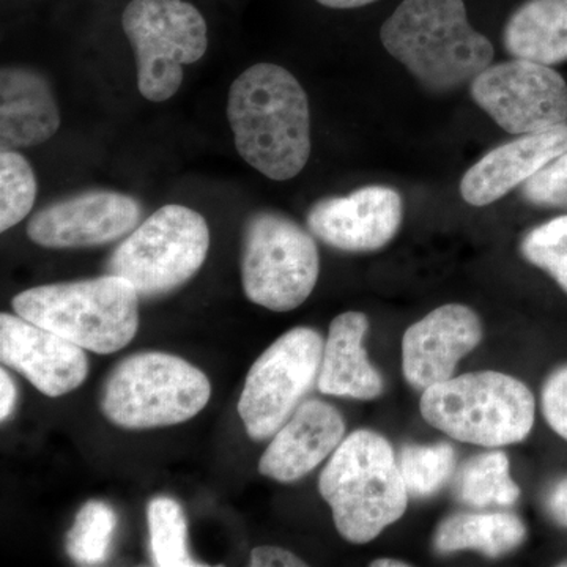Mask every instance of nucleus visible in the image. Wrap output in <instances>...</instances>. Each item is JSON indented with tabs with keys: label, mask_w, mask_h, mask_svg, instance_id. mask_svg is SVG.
Returning <instances> with one entry per match:
<instances>
[{
	"label": "nucleus",
	"mask_w": 567,
	"mask_h": 567,
	"mask_svg": "<svg viewBox=\"0 0 567 567\" xmlns=\"http://www.w3.org/2000/svg\"><path fill=\"white\" fill-rule=\"evenodd\" d=\"M227 118L235 148L270 181H292L311 156V111L300 81L284 66L257 63L230 85Z\"/></svg>",
	"instance_id": "1"
},
{
	"label": "nucleus",
	"mask_w": 567,
	"mask_h": 567,
	"mask_svg": "<svg viewBox=\"0 0 567 567\" xmlns=\"http://www.w3.org/2000/svg\"><path fill=\"white\" fill-rule=\"evenodd\" d=\"M380 40L427 91H456L492 65L494 47L470 25L464 0H404Z\"/></svg>",
	"instance_id": "2"
},
{
	"label": "nucleus",
	"mask_w": 567,
	"mask_h": 567,
	"mask_svg": "<svg viewBox=\"0 0 567 567\" xmlns=\"http://www.w3.org/2000/svg\"><path fill=\"white\" fill-rule=\"evenodd\" d=\"M339 535L352 544L374 540L409 505V491L393 446L372 431L342 440L319 477Z\"/></svg>",
	"instance_id": "3"
},
{
	"label": "nucleus",
	"mask_w": 567,
	"mask_h": 567,
	"mask_svg": "<svg viewBox=\"0 0 567 567\" xmlns=\"http://www.w3.org/2000/svg\"><path fill=\"white\" fill-rule=\"evenodd\" d=\"M14 312L99 354L118 352L140 328V295L107 274L84 281L48 284L18 293Z\"/></svg>",
	"instance_id": "4"
},
{
	"label": "nucleus",
	"mask_w": 567,
	"mask_h": 567,
	"mask_svg": "<svg viewBox=\"0 0 567 567\" xmlns=\"http://www.w3.org/2000/svg\"><path fill=\"white\" fill-rule=\"evenodd\" d=\"M421 415L458 442L502 447L524 442L532 432L536 401L516 377L483 371L451 377L423 391Z\"/></svg>",
	"instance_id": "5"
},
{
	"label": "nucleus",
	"mask_w": 567,
	"mask_h": 567,
	"mask_svg": "<svg viewBox=\"0 0 567 567\" xmlns=\"http://www.w3.org/2000/svg\"><path fill=\"white\" fill-rule=\"evenodd\" d=\"M210 380L174 354L145 352L125 358L104 385L102 409L125 429L185 423L208 404Z\"/></svg>",
	"instance_id": "6"
},
{
	"label": "nucleus",
	"mask_w": 567,
	"mask_h": 567,
	"mask_svg": "<svg viewBox=\"0 0 567 567\" xmlns=\"http://www.w3.org/2000/svg\"><path fill=\"white\" fill-rule=\"evenodd\" d=\"M208 249L204 216L185 205H164L118 245L107 270L132 284L140 298H158L188 282Z\"/></svg>",
	"instance_id": "7"
},
{
	"label": "nucleus",
	"mask_w": 567,
	"mask_h": 567,
	"mask_svg": "<svg viewBox=\"0 0 567 567\" xmlns=\"http://www.w3.org/2000/svg\"><path fill=\"white\" fill-rule=\"evenodd\" d=\"M122 28L136 59L137 89L148 102L173 99L183 66L207 52V22L186 0H132L123 10Z\"/></svg>",
	"instance_id": "8"
},
{
	"label": "nucleus",
	"mask_w": 567,
	"mask_h": 567,
	"mask_svg": "<svg viewBox=\"0 0 567 567\" xmlns=\"http://www.w3.org/2000/svg\"><path fill=\"white\" fill-rule=\"evenodd\" d=\"M319 274V249L303 227L276 212L249 218L241 249L248 300L270 311H292L308 300Z\"/></svg>",
	"instance_id": "9"
},
{
	"label": "nucleus",
	"mask_w": 567,
	"mask_h": 567,
	"mask_svg": "<svg viewBox=\"0 0 567 567\" xmlns=\"http://www.w3.org/2000/svg\"><path fill=\"white\" fill-rule=\"evenodd\" d=\"M323 339L311 328L287 331L249 369L238 413L256 442L271 439L287 423L319 379Z\"/></svg>",
	"instance_id": "10"
},
{
	"label": "nucleus",
	"mask_w": 567,
	"mask_h": 567,
	"mask_svg": "<svg viewBox=\"0 0 567 567\" xmlns=\"http://www.w3.org/2000/svg\"><path fill=\"white\" fill-rule=\"evenodd\" d=\"M477 106L511 134L544 132L567 122V84L548 65L524 59L488 65L470 82Z\"/></svg>",
	"instance_id": "11"
},
{
	"label": "nucleus",
	"mask_w": 567,
	"mask_h": 567,
	"mask_svg": "<svg viewBox=\"0 0 567 567\" xmlns=\"http://www.w3.org/2000/svg\"><path fill=\"white\" fill-rule=\"evenodd\" d=\"M141 205L115 192H87L48 205L32 216L28 235L33 244L50 249L92 248L133 233Z\"/></svg>",
	"instance_id": "12"
},
{
	"label": "nucleus",
	"mask_w": 567,
	"mask_h": 567,
	"mask_svg": "<svg viewBox=\"0 0 567 567\" xmlns=\"http://www.w3.org/2000/svg\"><path fill=\"white\" fill-rule=\"evenodd\" d=\"M404 204L390 186H364L349 196L312 205L308 227L317 238L346 252L379 251L401 229Z\"/></svg>",
	"instance_id": "13"
},
{
	"label": "nucleus",
	"mask_w": 567,
	"mask_h": 567,
	"mask_svg": "<svg viewBox=\"0 0 567 567\" xmlns=\"http://www.w3.org/2000/svg\"><path fill=\"white\" fill-rule=\"evenodd\" d=\"M0 360L24 375L40 393L61 398L89 374L84 349L21 316H0Z\"/></svg>",
	"instance_id": "14"
},
{
	"label": "nucleus",
	"mask_w": 567,
	"mask_h": 567,
	"mask_svg": "<svg viewBox=\"0 0 567 567\" xmlns=\"http://www.w3.org/2000/svg\"><path fill=\"white\" fill-rule=\"evenodd\" d=\"M483 341V323L473 309L445 305L413 323L402 339V371L416 390L454 377L458 361Z\"/></svg>",
	"instance_id": "15"
},
{
	"label": "nucleus",
	"mask_w": 567,
	"mask_h": 567,
	"mask_svg": "<svg viewBox=\"0 0 567 567\" xmlns=\"http://www.w3.org/2000/svg\"><path fill=\"white\" fill-rule=\"evenodd\" d=\"M344 435V417L338 409L317 399L306 401L274 435L259 472L278 483H295L331 456Z\"/></svg>",
	"instance_id": "16"
},
{
	"label": "nucleus",
	"mask_w": 567,
	"mask_h": 567,
	"mask_svg": "<svg viewBox=\"0 0 567 567\" xmlns=\"http://www.w3.org/2000/svg\"><path fill=\"white\" fill-rule=\"evenodd\" d=\"M567 152V123L544 132L520 134L498 145L466 171L461 194L466 204L486 207L539 173L546 164Z\"/></svg>",
	"instance_id": "17"
},
{
	"label": "nucleus",
	"mask_w": 567,
	"mask_h": 567,
	"mask_svg": "<svg viewBox=\"0 0 567 567\" xmlns=\"http://www.w3.org/2000/svg\"><path fill=\"white\" fill-rule=\"evenodd\" d=\"M61 128V111L50 80L29 66L0 71V148L20 151L50 141Z\"/></svg>",
	"instance_id": "18"
},
{
	"label": "nucleus",
	"mask_w": 567,
	"mask_h": 567,
	"mask_svg": "<svg viewBox=\"0 0 567 567\" xmlns=\"http://www.w3.org/2000/svg\"><path fill=\"white\" fill-rule=\"evenodd\" d=\"M368 330L363 312H344L331 322L317 379L320 393L358 401H372L383 394L385 383L364 350Z\"/></svg>",
	"instance_id": "19"
},
{
	"label": "nucleus",
	"mask_w": 567,
	"mask_h": 567,
	"mask_svg": "<svg viewBox=\"0 0 567 567\" xmlns=\"http://www.w3.org/2000/svg\"><path fill=\"white\" fill-rule=\"evenodd\" d=\"M503 43L514 59L557 65L567 61V0H527L507 20Z\"/></svg>",
	"instance_id": "20"
},
{
	"label": "nucleus",
	"mask_w": 567,
	"mask_h": 567,
	"mask_svg": "<svg viewBox=\"0 0 567 567\" xmlns=\"http://www.w3.org/2000/svg\"><path fill=\"white\" fill-rule=\"evenodd\" d=\"M525 539L527 528L514 514H456L436 529L434 546L440 554L477 550L488 558H498L516 550Z\"/></svg>",
	"instance_id": "21"
},
{
	"label": "nucleus",
	"mask_w": 567,
	"mask_h": 567,
	"mask_svg": "<svg viewBox=\"0 0 567 567\" xmlns=\"http://www.w3.org/2000/svg\"><path fill=\"white\" fill-rule=\"evenodd\" d=\"M456 494L466 505L511 506L520 496V488L509 473V458L503 451H491L470 458L456 477Z\"/></svg>",
	"instance_id": "22"
},
{
	"label": "nucleus",
	"mask_w": 567,
	"mask_h": 567,
	"mask_svg": "<svg viewBox=\"0 0 567 567\" xmlns=\"http://www.w3.org/2000/svg\"><path fill=\"white\" fill-rule=\"evenodd\" d=\"M153 563L159 567L200 566L186 546V518L182 506L167 496H156L147 507Z\"/></svg>",
	"instance_id": "23"
},
{
	"label": "nucleus",
	"mask_w": 567,
	"mask_h": 567,
	"mask_svg": "<svg viewBox=\"0 0 567 567\" xmlns=\"http://www.w3.org/2000/svg\"><path fill=\"white\" fill-rule=\"evenodd\" d=\"M115 527L117 516L110 505L99 499L85 503L66 535L70 558L82 566L102 565L110 555Z\"/></svg>",
	"instance_id": "24"
},
{
	"label": "nucleus",
	"mask_w": 567,
	"mask_h": 567,
	"mask_svg": "<svg viewBox=\"0 0 567 567\" xmlns=\"http://www.w3.org/2000/svg\"><path fill=\"white\" fill-rule=\"evenodd\" d=\"M398 464L409 495L427 498L445 486L453 475L456 453L450 443L406 445Z\"/></svg>",
	"instance_id": "25"
},
{
	"label": "nucleus",
	"mask_w": 567,
	"mask_h": 567,
	"mask_svg": "<svg viewBox=\"0 0 567 567\" xmlns=\"http://www.w3.org/2000/svg\"><path fill=\"white\" fill-rule=\"evenodd\" d=\"M37 178L31 163L18 151L0 153V230L7 233L31 213Z\"/></svg>",
	"instance_id": "26"
},
{
	"label": "nucleus",
	"mask_w": 567,
	"mask_h": 567,
	"mask_svg": "<svg viewBox=\"0 0 567 567\" xmlns=\"http://www.w3.org/2000/svg\"><path fill=\"white\" fill-rule=\"evenodd\" d=\"M520 251L529 264L547 271L567 293V215L529 230Z\"/></svg>",
	"instance_id": "27"
},
{
	"label": "nucleus",
	"mask_w": 567,
	"mask_h": 567,
	"mask_svg": "<svg viewBox=\"0 0 567 567\" xmlns=\"http://www.w3.org/2000/svg\"><path fill=\"white\" fill-rule=\"evenodd\" d=\"M520 186L522 196L529 204L567 210V152L546 164Z\"/></svg>",
	"instance_id": "28"
},
{
	"label": "nucleus",
	"mask_w": 567,
	"mask_h": 567,
	"mask_svg": "<svg viewBox=\"0 0 567 567\" xmlns=\"http://www.w3.org/2000/svg\"><path fill=\"white\" fill-rule=\"evenodd\" d=\"M540 401L548 425L567 442V364L548 375Z\"/></svg>",
	"instance_id": "29"
},
{
	"label": "nucleus",
	"mask_w": 567,
	"mask_h": 567,
	"mask_svg": "<svg viewBox=\"0 0 567 567\" xmlns=\"http://www.w3.org/2000/svg\"><path fill=\"white\" fill-rule=\"evenodd\" d=\"M252 567L306 566L303 559L281 547H256L251 551Z\"/></svg>",
	"instance_id": "30"
},
{
	"label": "nucleus",
	"mask_w": 567,
	"mask_h": 567,
	"mask_svg": "<svg viewBox=\"0 0 567 567\" xmlns=\"http://www.w3.org/2000/svg\"><path fill=\"white\" fill-rule=\"evenodd\" d=\"M550 517L561 527L567 528V477L557 481L546 496Z\"/></svg>",
	"instance_id": "31"
},
{
	"label": "nucleus",
	"mask_w": 567,
	"mask_h": 567,
	"mask_svg": "<svg viewBox=\"0 0 567 567\" xmlns=\"http://www.w3.org/2000/svg\"><path fill=\"white\" fill-rule=\"evenodd\" d=\"M17 404V386L7 374L6 369L0 371V420L6 421Z\"/></svg>",
	"instance_id": "32"
},
{
	"label": "nucleus",
	"mask_w": 567,
	"mask_h": 567,
	"mask_svg": "<svg viewBox=\"0 0 567 567\" xmlns=\"http://www.w3.org/2000/svg\"><path fill=\"white\" fill-rule=\"evenodd\" d=\"M317 2L320 6L328 7V9L352 10L374 3L377 0H317Z\"/></svg>",
	"instance_id": "33"
},
{
	"label": "nucleus",
	"mask_w": 567,
	"mask_h": 567,
	"mask_svg": "<svg viewBox=\"0 0 567 567\" xmlns=\"http://www.w3.org/2000/svg\"><path fill=\"white\" fill-rule=\"evenodd\" d=\"M372 567H409V563L399 561V559H375L371 563Z\"/></svg>",
	"instance_id": "34"
},
{
	"label": "nucleus",
	"mask_w": 567,
	"mask_h": 567,
	"mask_svg": "<svg viewBox=\"0 0 567 567\" xmlns=\"http://www.w3.org/2000/svg\"><path fill=\"white\" fill-rule=\"evenodd\" d=\"M559 566H567V561H563Z\"/></svg>",
	"instance_id": "35"
}]
</instances>
